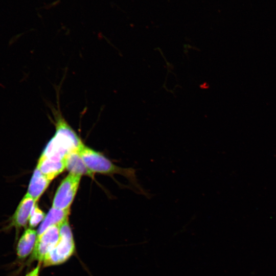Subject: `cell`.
I'll return each mask as SVG.
<instances>
[{
    "label": "cell",
    "instance_id": "cell-1",
    "mask_svg": "<svg viewBox=\"0 0 276 276\" xmlns=\"http://www.w3.org/2000/svg\"><path fill=\"white\" fill-rule=\"evenodd\" d=\"M78 152L87 168L93 173L96 172L102 174L119 173L123 175L132 181L142 194L148 198L151 197V194L137 183L134 169L119 167L101 153L85 146L84 144L80 148Z\"/></svg>",
    "mask_w": 276,
    "mask_h": 276
},
{
    "label": "cell",
    "instance_id": "cell-2",
    "mask_svg": "<svg viewBox=\"0 0 276 276\" xmlns=\"http://www.w3.org/2000/svg\"><path fill=\"white\" fill-rule=\"evenodd\" d=\"M75 251V243L67 220L60 226L59 240L45 257L42 262L43 267L61 264L68 260Z\"/></svg>",
    "mask_w": 276,
    "mask_h": 276
},
{
    "label": "cell",
    "instance_id": "cell-3",
    "mask_svg": "<svg viewBox=\"0 0 276 276\" xmlns=\"http://www.w3.org/2000/svg\"><path fill=\"white\" fill-rule=\"evenodd\" d=\"M81 176L72 173L62 181L55 194L52 207L70 209L79 187Z\"/></svg>",
    "mask_w": 276,
    "mask_h": 276
},
{
    "label": "cell",
    "instance_id": "cell-4",
    "mask_svg": "<svg viewBox=\"0 0 276 276\" xmlns=\"http://www.w3.org/2000/svg\"><path fill=\"white\" fill-rule=\"evenodd\" d=\"M60 237V226L52 225L41 234L37 235L34 250L30 262L38 261L42 263L46 255L52 250L57 243Z\"/></svg>",
    "mask_w": 276,
    "mask_h": 276
},
{
    "label": "cell",
    "instance_id": "cell-5",
    "mask_svg": "<svg viewBox=\"0 0 276 276\" xmlns=\"http://www.w3.org/2000/svg\"><path fill=\"white\" fill-rule=\"evenodd\" d=\"M36 201L31 196L26 194L18 205L13 215L10 219L8 228L15 227L18 234L20 229L26 227L30 216L31 211L36 203Z\"/></svg>",
    "mask_w": 276,
    "mask_h": 276
},
{
    "label": "cell",
    "instance_id": "cell-6",
    "mask_svg": "<svg viewBox=\"0 0 276 276\" xmlns=\"http://www.w3.org/2000/svg\"><path fill=\"white\" fill-rule=\"evenodd\" d=\"M36 168L52 180L65 169V159H59L41 155Z\"/></svg>",
    "mask_w": 276,
    "mask_h": 276
},
{
    "label": "cell",
    "instance_id": "cell-7",
    "mask_svg": "<svg viewBox=\"0 0 276 276\" xmlns=\"http://www.w3.org/2000/svg\"><path fill=\"white\" fill-rule=\"evenodd\" d=\"M37 237V232L32 228L29 227L25 229L16 247V255L18 259L25 260L32 253Z\"/></svg>",
    "mask_w": 276,
    "mask_h": 276
},
{
    "label": "cell",
    "instance_id": "cell-8",
    "mask_svg": "<svg viewBox=\"0 0 276 276\" xmlns=\"http://www.w3.org/2000/svg\"><path fill=\"white\" fill-rule=\"evenodd\" d=\"M51 181V180L36 168L31 179L27 194L37 202L47 189Z\"/></svg>",
    "mask_w": 276,
    "mask_h": 276
},
{
    "label": "cell",
    "instance_id": "cell-9",
    "mask_svg": "<svg viewBox=\"0 0 276 276\" xmlns=\"http://www.w3.org/2000/svg\"><path fill=\"white\" fill-rule=\"evenodd\" d=\"M70 209L61 210L52 207L41 222L37 232V235L52 225L60 226L68 220Z\"/></svg>",
    "mask_w": 276,
    "mask_h": 276
},
{
    "label": "cell",
    "instance_id": "cell-10",
    "mask_svg": "<svg viewBox=\"0 0 276 276\" xmlns=\"http://www.w3.org/2000/svg\"><path fill=\"white\" fill-rule=\"evenodd\" d=\"M65 169L70 173L93 177L94 173L86 166L78 151L68 153L65 157Z\"/></svg>",
    "mask_w": 276,
    "mask_h": 276
},
{
    "label": "cell",
    "instance_id": "cell-11",
    "mask_svg": "<svg viewBox=\"0 0 276 276\" xmlns=\"http://www.w3.org/2000/svg\"><path fill=\"white\" fill-rule=\"evenodd\" d=\"M45 216L44 212L39 209L37 203L34 206L29 218V224L30 228L36 227L42 222Z\"/></svg>",
    "mask_w": 276,
    "mask_h": 276
},
{
    "label": "cell",
    "instance_id": "cell-12",
    "mask_svg": "<svg viewBox=\"0 0 276 276\" xmlns=\"http://www.w3.org/2000/svg\"><path fill=\"white\" fill-rule=\"evenodd\" d=\"M40 266L41 263H39L34 268L27 273L25 276H39Z\"/></svg>",
    "mask_w": 276,
    "mask_h": 276
}]
</instances>
